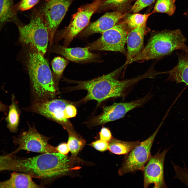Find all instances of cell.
<instances>
[{
	"label": "cell",
	"mask_w": 188,
	"mask_h": 188,
	"mask_svg": "<svg viewBox=\"0 0 188 188\" xmlns=\"http://www.w3.org/2000/svg\"><path fill=\"white\" fill-rule=\"evenodd\" d=\"M68 60L58 56L54 58L51 61L53 77L55 83L58 87L59 81L68 63Z\"/></svg>",
	"instance_id": "603a6c76"
},
{
	"label": "cell",
	"mask_w": 188,
	"mask_h": 188,
	"mask_svg": "<svg viewBox=\"0 0 188 188\" xmlns=\"http://www.w3.org/2000/svg\"><path fill=\"white\" fill-rule=\"evenodd\" d=\"M124 22L115 26L102 33L98 39L89 44V50L119 52L126 55L125 48L129 32Z\"/></svg>",
	"instance_id": "9c48e42d"
},
{
	"label": "cell",
	"mask_w": 188,
	"mask_h": 188,
	"mask_svg": "<svg viewBox=\"0 0 188 188\" xmlns=\"http://www.w3.org/2000/svg\"><path fill=\"white\" fill-rule=\"evenodd\" d=\"M74 102L65 99L53 98L44 101H33L25 110L43 116L58 124L65 130L73 129L68 119L65 116L66 107Z\"/></svg>",
	"instance_id": "8992f818"
},
{
	"label": "cell",
	"mask_w": 188,
	"mask_h": 188,
	"mask_svg": "<svg viewBox=\"0 0 188 188\" xmlns=\"http://www.w3.org/2000/svg\"><path fill=\"white\" fill-rule=\"evenodd\" d=\"M11 103L9 107L8 114L5 118L7 127L10 131L13 133L16 132L20 121V111L15 101V96L12 94Z\"/></svg>",
	"instance_id": "ffe728a7"
},
{
	"label": "cell",
	"mask_w": 188,
	"mask_h": 188,
	"mask_svg": "<svg viewBox=\"0 0 188 188\" xmlns=\"http://www.w3.org/2000/svg\"><path fill=\"white\" fill-rule=\"evenodd\" d=\"M100 139L109 142L112 137L110 131L108 128L103 127L99 132Z\"/></svg>",
	"instance_id": "d6a6232c"
},
{
	"label": "cell",
	"mask_w": 188,
	"mask_h": 188,
	"mask_svg": "<svg viewBox=\"0 0 188 188\" xmlns=\"http://www.w3.org/2000/svg\"><path fill=\"white\" fill-rule=\"evenodd\" d=\"M74 103L68 105L66 107L65 115L67 119L75 117L77 114V110L74 106Z\"/></svg>",
	"instance_id": "1f68e13d"
},
{
	"label": "cell",
	"mask_w": 188,
	"mask_h": 188,
	"mask_svg": "<svg viewBox=\"0 0 188 188\" xmlns=\"http://www.w3.org/2000/svg\"><path fill=\"white\" fill-rule=\"evenodd\" d=\"M146 25L134 28L128 33L126 41L127 46L126 64L142 50Z\"/></svg>",
	"instance_id": "2e32d148"
},
{
	"label": "cell",
	"mask_w": 188,
	"mask_h": 188,
	"mask_svg": "<svg viewBox=\"0 0 188 188\" xmlns=\"http://www.w3.org/2000/svg\"><path fill=\"white\" fill-rule=\"evenodd\" d=\"M123 16L119 11L106 13L96 21L88 25L79 36L81 37L96 33H102L115 26Z\"/></svg>",
	"instance_id": "5bb4252c"
},
{
	"label": "cell",
	"mask_w": 188,
	"mask_h": 188,
	"mask_svg": "<svg viewBox=\"0 0 188 188\" xmlns=\"http://www.w3.org/2000/svg\"><path fill=\"white\" fill-rule=\"evenodd\" d=\"M27 131L21 132L17 136L13 137V143L17 148L11 153L16 154L24 150L41 154L58 152L56 147L48 143L50 138L40 134L34 126L29 125Z\"/></svg>",
	"instance_id": "30bf717a"
},
{
	"label": "cell",
	"mask_w": 188,
	"mask_h": 188,
	"mask_svg": "<svg viewBox=\"0 0 188 188\" xmlns=\"http://www.w3.org/2000/svg\"><path fill=\"white\" fill-rule=\"evenodd\" d=\"M164 118L152 134L145 140L126 154L118 173L122 176L138 170L142 171L151 155V150L155 137L161 127Z\"/></svg>",
	"instance_id": "ba28073f"
},
{
	"label": "cell",
	"mask_w": 188,
	"mask_h": 188,
	"mask_svg": "<svg viewBox=\"0 0 188 188\" xmlns=\"http://www.w3.org/2000/svg\"><path fill=\"white\" fill-rule=\"evenodd\" d=\"M140 143L138 140L135 141H125L112 137L109 142L108 149L110 152L115 154H126Z\"/></svg>",
	"instance_id": "44dd1931"
},
{
	"label": "cell",
	"mask_w": 188,
	"mask_h": 188,
	"mask_svg": "<svg viewBox=\"0 0 188 188\" xmlns=\"http://www.w3.org/2000/svg\"><path fill=\"white\" fill-rule=\"evenodd\" d=\"M39 1V0H21L15 5V10L17 12L28 10L34 7Z\"/></svg>",
	"instance_id": "83f0119b"
},
{
	"label": "cell",
	"mask_w": 188,
	"mask_h": 188,
	"mask_svg": "<svg viewBox=\"0 0 188 188\" xmlns=\"http://www.w3.org/2000/svg\"><path fill=\"white\" fill-rule=\"evenodd\" d=\"M19 32V40L25 45H30L44 55L49 40L48 28L40 9L34 10L28 24L21 22L17 25Z\"/></svg>",
	"instance_id": "5b68a950"
},
{
	"label": "cell",
	"mask_w": 188,
	"mask_h": 188,
	"mask_svg": "<svg viewBox=\"0 0 188 188\" xmlns=\"http://www.w3.org/2000/svg\"><path fill=\"white\" fill-rule=\"evenodd\" d=\"M9 109V107L3 104L0 101V112L4 113L5 115L7 114Z\"/></svg>",
	"instance_id": "e575fe53"
},
{
	"label": "cell",
	"mask_w": 188,
	"mask_h": 188,
	"mask_svg": "<svg viewBox=\"0 0 188 188\" xmlns=\"http://www.w3.org/2000/svg\"><path fill=\"white\" fill-rule=\"evenodd\" d=\"M102 1L95 0L80 7L73 15L68 26L55 33L57 38L63 39L64 46L67 47L73 38L87 26L91 16L99 7Z\"/></svg>",
	"instance_id": "52a82bcc"
},
{
	"label": "cell",
	"mask_w": 188,
	"mask_h": 188,
	"mask_svg": "<svg viewBox=\"0 0 188 188\" xmlns=\"http://www.w3.org/2000/svg\"><path fill=\"white\" fill-rule=\"evenodd\" d=\"M29 174L14 172L10 174L9 179L0 182V188H39L43 187L36 184Z\"/></svg>",
	"instance_id": "e0dca14e"
},
{
	"label": "cell",
	"mask_w": 188,
	"mask_h": 188,
	"mask_svg": "<svg viewBox=\"0 0 188 188\" xmlns=\"http://www.w3.org/2000/svg\"><path fill=\"white\" fill-rule=\"evenodd\" d=\"M175 177L188 186V171L186 168H181L173 164Z\"/></svg>",
	"instance_id": "f1b7e54d"
},
{
	"label": "cell",
	"mask_w": 188,
	"mask_h": 188,
	"mask_svg": "<svg viewBox=\"0 0 188 188\" xmlns=\"http://www.w3.org/2000/svg\"><path fill=\"white\" fill-rule=\"evenodd\" d=\"M73 0H46L40 9L48 28L52 44L57 30Z\"/></svg>",
	"instance_id": "7c38bea8"
},
{
	"label": "cell",
	"mask_w": 188,
	"mask_h": 188,
	"mask_svg": "<svg viewBox=\"0 0 188 188\" xmlns=\"http://www.w3.org/2000/svg\"><path fill=\"white\" fill-rule=\"evenodd\" d=\"M152 13L141 14L134 13L128 16L124 22L132 29L146 25L147 20Z\"/></svg>",
	"instance_id": "d4e9b609"
},
{
	"label": "cell",
	"mask_w": 188,
	"mask_h": 188,
	"mask_svg": "<svg viewBox=\"0 0 188 188\" xmlns=\"http://www.w3.org/2000/svg\"><path fill=\"white\" fill-rule=\"evenodd\" d=\"M15 156L11 152L0 155V172L7 170L15 171Z\"/></svg>",
	"instance_id": "484cf974"
},
{
	"label": "cell",
	"mask_w": 188,
	"mask_h": 188,
	"mask_svg": "<svg viewBox=\"0 0 188 188\" xmlns=\"http://www.w3.org/2000/svg\"><path fill=\"white\" fill-rule=\"evenodd\" d=\"M52 52L64 56L68 60L76 62L92 61L98 57L97 54L90 52L88 47L68 48L59 45H53Z\"/></svg>",
	"instance_id": "9a60e30c"
},
{
	"label": "cell",
	"mask_w": 188,
	"mask_h": 188,
	"mask_svg": "<svg viewBox=\"0 0 188 188\" xmlns=\"http://www.w3.org/2000/svg\"><path fill=\"white\" fill-rule=\"evenodd\" d=\"M180 50L183 51L185 53L188 55V46L185 45Z\"/></svg>",
	"instance_id": "d590c367"
},
{
	"label": "cell",
	"mask_w": 188,
	"mask_h": 188,
	"mask_svg": "<svg viewBox=\"0 0 188 188\" xmlns=\"http://www.w3.org/2000/svg\"><path fill=\"white\" fill-rule=\"evenodd\" d=\"M175 0H157L152 13H163L172 16L176 9Z\"/></svg>",
	"instance_id": "cb8c5ba5"
},
{
	"label": "cell",
	"mask_w": 188,
	"mask_h": 188,
	"mask_svg": "<svg viewBox=\"0 0 188 188\" xmlns=\"http://www.w3.org/2000/svg\"><path fill=\"white\" fill-rule=\"evenodd\" d=\"M70 157L58 152L42 154L30 157H16L15 172L32 178L50 180L67 175L73 169Z\"/></svg>",
	"instance_id": "7a4b0ae2"
},
{
	"label": "cell",
	"mask_w": 188,
	"mask_h": 188,
	"mask_svg": "<svg viewBox=\"0 0 188 188\" xmlns=\"http://www.w3.org/2000/svg\"><path fill=\"white\" fill-rule=\"evenodd\" d=\"M151 97V95L148 93L141 98L130 102L114 103L110 106L104 107L101 113L93 117L87 124L90 126H96L121 119L129 111L143 105Z\"/></svg>",
	"instance_id": "8fae6325"
},
{
	"label": "cell",
	"mask_w": 188,
	"mask_h": 188,
	"mask_svg": "<svg viewBox=\"0 0 188 188\" xmlns=\"http://www.w3.org/2000/svg\"></svg>",
	"instance_id": "74e56055"
},
{
	"label": "cell",
	"mask_w": 188,
	"mask_h": 188,
	"mask_svg": "<svg viewBox=\"0 0 188 188\" xmlns=\"http://www.w3.org/2000/svg\"><path fill=\"white\" fill-rule=\"evenodd\" d=\"M169 149L160 152L159 150L154 156H151L142 171L144 176V187L148 188L154 184L155 188H166L164 175V166L166 155Z\"/></svg>",
	"instance_id": "4fadbf2b"
},
{
	"label": "cell",
	"mask_w": 188,
	"mask_h": 188,
	"mask_svg": "<svg viewBox=\"0 0 188 188\" xmlns=\"http://www.w3.org/2000/svg\"><path fill=\"white\" fill-rule=\"evenodd\" d=\"M66 131L68 134L67 143L71 154L70 158L74 161L78 154L84 147L86 142L74 129H68Z\"/></svg>",
	"instance_id": "7402d4cb"
},
{
	"label": "cell",
	"mask_w": 188,
	"mask_h": 188,
	"mask_svg": "<svg viewBox=\"0 0 188 188\" xmlns=\"http://www.w3.org/2000/svg\"><path fill=\"white\" fill-rule=\"evenodd\" d=\"M56 147L58 152L64 155H67L70 151L67 143H62Z\"/></svg>",
	"instance_id": "836d02e7"
},
{
	"label": "cell",
	"mask_w": 188,
	"mask_h": 188,
	"mask_svg": "<svg viewBox=\"0 0 188 188\" xmlns=\"http://www.w3.org/2000/svg\"><path fill=\"white\" fill-rule=\"evenodd\" d=\"M186 41L179 29L161 32L152 36L140 52L128 63L157 58L175 50H180L186 45Z\"/></svg>",
	"instance_id": "277c9868"
},
{
	"label": "cell",
	"mask_w": 188,
	"mask_h": 188,
	"mask_svg": "<svg viewBox=\"0 0 188 188\" xmlns=\"http://www.w3.org/2000/svg\"><path fill=\"white\" fill-rule=\"evenodd\" d=\"M128 0H106L102 2L100 6L104 8L121 9Z\"/></svg>",
	"instance_id": "4316f807"
},
{
	"label": "cell",
	"mask_w": 188,
	"mask_h": 188,
	"mask_svg": "<svg viewBox=\"0 0 188 188\" xmlns=\"http://www.w3.org/2000/svg\"><path fill=\"white\" fill-rule=\"evenodd\" d=\"M126 64L109 73L92 80L81 81L68 80L69 82L77 85L69 88L68 90H85L87 91L86 96L79 102H86L95 100L99 104L110 98L124 97L128 93L132 86L144 78L142 75L125 80L117 79V74Z\"/></svg>",
	"instance_id": "6da1fadb"
},
{
	"label": "cell",
	"mask_w": 188,
	"mask_h": 188,
	"mask_svg": "<svg viewBox=\"0 0 188 188\" xmlns=\"http://www.w3.org/2000/svg\"><path fill=\"white\" fill-rule=\"evenodd\" d=\"M90 145L98 151L103 152L108 149L109 142L100 139L92 142Z\"/></svg>",
	"instance_id": "4dcf8cb0"
},
{
	"label": "cell",
	"mask_w": 188,
	"mask_h": 188,
	"mask_svg": "<svg viewBox=\"0 0 188 188\" xmlns=\"http://www.w3.org/2000/svg\"><path fill=\"white\" fill-rule=\"evenodd\" d=\"M14 0H0V31L6 23L11 22L16 25L21 22L16 16Z\"/></svg>",
	"instance_id": "d6986e66"
},
{
	"label": "cell",
	"mask_w": 188,
	"mask_h": 188,
	"mask_svg": "<svg viewBox=\"0 0 188 188\" xmlns=\"http://www.w3.org/2000/svg\"><path fill=\"white\" fill-rule=\"evenodd\" d=\"M29 53L27 68L31 84L33 101L54 98L58 93L48 63L44 55L31 46Z\"/></svg>",
	"instance_id": "3957f363"
},
{
	"label": "cell",
	"mask_w": 188,
	"mask_h": 188,
	"mask_svg": "<svg viewBox=\"0 0 188 188\" xmlns=\"http://www.w3.org/2000/svg\"><path fill=\"white\" fill-rule=\"evenodd\" d=\"M155 0H137L130 10L134 13L139 12L152 3Z\"/></svg>",
	"instance_id": "f546056e"
},
{
	"label": "cell",
	"mask_w": 188,
	"mask_h": 188,
	"mask_svg": "<svg viewBox=\"0 0 188 188\" xmlns=\"http://www.w3.org/2000/svg\"><path fill=\"white\" fill-rule=\"evenodd\" d=\"M184 15L188 16V10H187L184 14Z\"/></svg>",
	"instance_id": "8d00e7d4"
},
{
	"label": "cell",
	"mask_w": 188,
	"mask_h": 188,
	"mask_svg": "<svg viewBox=\"0 0 188 188\" xmlns=\"http://www.w3.org/2000/svg\"><path fill=\"white\" fill-rule=\"evenodd\" d=\"M178 62L176 65L170 70L164 72L169 75L168 79L178 84L183 83L188 85V55L178 54Z\"/></svg>",
	"instance_id": "ac0fdd59"
}]
</instances>
